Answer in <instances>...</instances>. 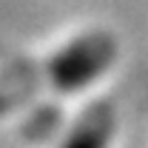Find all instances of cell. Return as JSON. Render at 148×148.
<instances>
[{
  "label": "cell",
  "mask_w": 148,
  "mask_h": 148,
  "mask_svg": "<svg viewBox=\"0 0 148 148\" xmlns=\"http://www.w3.org/2000/svg\"><path fill=\"white\" fill-rule=\"evenodd\" d=\"M111 134H114V108L94 106L80 117V123L71 128L60 148H108Z\"/></svg>",
  "instance_id": "cell-2"
},
{
  "label": "cell",
  "mask_w": 148,
  "mask_h": 148,
  "mask_svg": "<svg viewBox=\"0 0 148 148\" xmlns=\"http://www.w3.org/2000/svg\"><path fill=\"white\" fill-rule=\"evenodd\" d=\"M117 57V43L103 32L77 37L49 63V77L60 91H80L94 83Z\"/></svg>",
  "instance_id": "cell-1"
}]
</instances>
